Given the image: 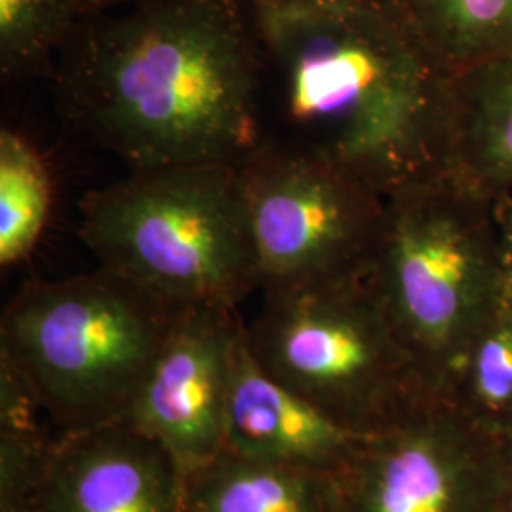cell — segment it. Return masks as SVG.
I'll return each mask as SVG.
<instances>
[{
  "mask_svg": "<svg viewBox=\"0 0 512 512\" xmlns=\"http://www.w3.org/2000/svg\"><path fill=\"white\" fill-rule=\"evenodd\" d=\"M59 82L69 116L129 171L241 165L266 141L249 0H147L84 16Z\"/></svg>",
  "mask_w": 512,
  "mask_h": 512,
  "instance_id": "1",
  "label": "cell"
},
{
  "mask_svg": "<svg viewBox=\"0 0 512 512\" xmlns=\"http://www.w3.org/2000/svg\"><path fill=\"white\" fill-rule=\"evenodd\" d=\"M289 141L385 200L444 175L450 76L393 0H249Z\"/></svg>",
  "mask_w": 512,
  "mask_h": 512,
  "instance_id": "2",
  "label": "cell"
},
{
  "mask_svg": "<svg viewBox=\"0 0 512 512\" xmlns=\"http://www.w3.org/2000/svg\"><path fill=\"white\" fill-rule=\"evenodd\" d=\"M177 311L103 268L35 281L2 315V365L67 435L122 423Z\"/></svg>",
  "mask_w": 512,
  "mask_h": 512,
  "instance_id": "3",
  "label": "cell"
},
{
  "mask_svg": "<svg viewBox=\"0 0 512 512\" xmlns=\"http://www.w3.org/2000/svg\"><path fill=\"white\" fill-rule=\"evenodd\" d=\"M366 279L425 380L454 399L505 283L494 202L446 175L387 198Z\"/></svg>",
  "mask_w": 512,
  "mask_h": 512,
  "instance_id": "4",
  "label": "cell"
},
{
  "mask_svg": "<svg viewBox=\"0 0 512 512\" xmlns=\"http://www.w3.org/2000/svg\"><path fill=\"white\" fill-rule=\"evenodd\" d=\"M78 234L99 268L177 308L236 310L258 287L239 165L131 171L84 196Z\"/></svg>",
  "mask_w": 512,
  "mask_h": 512,
  "instance_id": "5",
  "label": "cell"
},
{
  "mask_svg": "<svg viewBox=\"0 0 512 512\" xmlns=\"http://www.w3.org/2000/svg\"><path fill=\"white\" fill-rule=\"evenodd\" d=\"M245 338L279 384L365 437L440 395L393 329L366 272L264 291Z\"/></svg>",
  "mask_w": 512,
  "mask_h": 512,
  "instance_id": "6",
  "label": "cell"
},
{
  "mask_svg": "<svg viewBox=\"0 0 512 512\" xmlns=\"http://www.w3.org/2000/svg\"><path fill=\"white\" fill-rule=\"evenodd\" d=\"M262 291L365 274L385 198L329 156L266 139L239 165Z\"/></svg>",
  "mask_w": 512,
  "mask_h": 512,
  "instance_id": "7",
  "label": "cell"
},
{
  "mask_svg": "<svg viewBox=\"0 0 512 512\" xmlns=\"http://www.w3.org/2000/svg\"><path fill=\"white\" fill-rule=\"evenodd\" d=\"M501 442L435 395L330 473L334 512H497Z\"/></svg>",
  "mask_w": 512,
  "mask_h": 512,
  "instance_id": "8",
  "label": "cell"
},
{
  "mask_svg": "<svg viewBox=\"0 0 512 512\" xmlns=\"http://www.w3.org/2000/svg\"><path fill=\"white\" fill-rule=\"evenodd\" d=\"M243 323L234 308H179L128 423L164 446L184 476L224 454L226 403Z\"/></svg>",
  "mask_w": 512,
  "mask_h": 512,
  "instance_id": "9",
  "label": "cell"
},
{
  "mask_svg": "<svg viewBox=\"0 0 512 512\" xmlns=\"http://www.w3.org/2000/svg\"><path fill=\"white\" fill-rule=\"evenodd\" d=\"M184 475L129 425L69 433L42 461L38 512H183Z\"/></svg>",
  "mask_w": 512,
  "mask_h": 512,
  "instance_id": "10",
  "label": "cell"
},
{
  "mask_svg": "<svg viewBox=\"0 0 512 512\" xmlns=\"http://www.w3.org/2000/svg\"><path fill=\"white\" fill-rule=\"evenodd\" d=\"M363 439L258 365L243 325L228 389L224 454L330 475Z\"/></svg>",
  "mask_w": 512,
  "mask_h": 512,
  "instance_id": "11",
  "label": "cell"
},
{
  "mask_svg": "<svg viewBox=\"0 0 512 512\" xmlns=\"http://www.w3.org/2000/svg\"><path fill=\"white\" fill-rule=\"evenodd\" d=\"M444 175L497 202L512 190V55L450 76Z\"/></svg>",
  "mask_w": 512,
  "mask_h": 512,
  "instance_id": "12",
  "label": "cell"
},
{
  "mask_svg": "<svg viewBox=\"0 0 512 512\" xmlns=\"http://www.w3.org/2000/svg\"><path fill=\"white\" fill-rule=\"evenodd\" d=\"M183 512H334L329 475L222 454L184 476Z\"/></svg>",
  "mask_w": 512,
  "mask_h": 512,
  "instance_id": "13",
  "label": "cell"
},
{
  "mask_svg": "<svg viewBox=\"0 0 512 512\" xmlns=\"http://www.w3.org/2000/svg\"><path fill=\"white\" fill-rule=\"evenodd\" d=\"M448 76L512 55V0H393Z\"/></svg>",
  "mask_w": 512,
  "mask_h": 512,
  "instance_id": "14",
  "label": "cell"
},
{
  "mask_svg": "<svg viewBox=\"0 0 512 512\" xmlns=\"http://www.w3.org/2000/svg\"><path fill=\"white\" fill-rule=\"evenodd\" d=\"M454 401L495 440L503 442L511 437L512 289L507 279L467 351Z\"/></svg>",
  "mask_w": 512,
  "mask_h": 512,
  "instance_id": "15",
  "label": "cell"
},
{
  "mask_svg": "<svg viewBox=\"0 0 512 512\" xmlns=\"http://www.w3.org/2000/svg\"><path fill=\"white\" fill-rule=\"evenodd\" d=\"M54 205L46 158L23 133L0 131V264L10 268L37 249Z\"/></svg>",
  "mask_w": 512,
  "mask_h": 512,
  "instance_id": "16",
  "label": "cell"
},
{
  "mask_svg": "<svg viewBox=\"0 0 512 512\" xmlns=\"http://www.w3.org/2000/svg\"><path fill=\"white\" fill-rule=\"evenodd\" d=\"M82 19V0H0L2 74L23 78L46 73Z\"/></svg>",
  "mask_w": 512,
  "mask_h": 512,
  "instance_id": "17",
  "label": "cell"
},
{
  "mask_svg": "<svg viewBox=\"0 0 512 512\" xmlns=\"http://www.w3.org/2000/svg\"><path fill=\"white\" fill-rule=\"evenodd\" d=\"M505 279L512 289V190L494 203Z\"/></svg>",
  "mask_w": 512,
  "mask_h": 512,
  "instance_id": "18",
  "label": "cell"
},
{
  "mask_svg": "<svg viewBox=\"0 0 512 512\" xmlns=\"http://www.w3.org/2000/svg\"><path fill=\"white\" fill-rule=\"evenodd\" d=\"M501 456H503L501 499H499L497 512H512V435L501 442Z\"/></svg>",
  "mask_w": 512,
  "mask_h": 512,
  "instance_id": "19",
  "label": "cell"
},
{
  "mask_svg": "<svg viewBox=\"0 0 512 512\" xmlns=\"http://www.w3.org/2000/svg\"><path fill=\"white\" fill-rule=\"evenodd\" d=\"M139 2H147V0H82V8H84V16H92V14L126 8Z\"/></svg>",
  "mask_w": 512,
  "mask_h": 512,
  "instance_id": "20",
  "label": "cell"
}]
</instances>
